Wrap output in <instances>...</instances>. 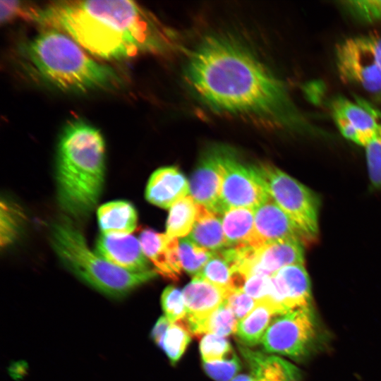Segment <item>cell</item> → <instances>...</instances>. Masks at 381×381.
<instances>
[{"mask_svg":"<svg viewBox=\"0 0 381 381\" xmlns=\"http://www.w3.org/2000/svg\"><path fill=\"white\" fill-rule=\"evenodd\" d=\"M231 381H255L253 376L250 375H239L235 377Z\"/></svg>","mask_w":381,"mask_h":381,"instance_id":"cell-39","label":"cell"},{"mask_svg":"<svg viewBox=\"0 0 381 381\" xmlns=\"http://www.w3.org/2000/svg\"><path fill=\"white\" fill-rule=\"evenodd\" d=\"M335 64L340 78L381 97V35L349 37L336 45Z\"/></svg>","mask_w":381,"mask_h":381,"instance_id":"cell-8","label":"cell"},{"mask_svg":"<svg viewBox=\"0 0 381 381\" xmlns=\"http://www.w3.org/2000/svg\"><path fill=\"white\" fill-rule=\"evenodd\" d=\"M22 222V214L18 208L1 202V245L7 246L16 238Z\"/></svg>","mask_w":381,"mask_h":381,"instance_id":"cell-31","label":"cell"},{"mask_svg":"<svg viewBox=\"0 0 381 381\" xmlns=\"http://www.w3.org/2000/svg\"><path fill=\"white\" fill-rule=\"evenodd\" d=\"M196 217V202L187 195L171 207L167 221L166 234L170 238L185 237L190 233Z\"/></svg>","mask_w":381,"mask_h":381,"instance_id":"cell-24","label":"cell"},{"mask_svg":"<svg viewBox=\"0 0 381 381\" xmlns=\"http://www.w3.org/2000/svg\"><path fill=\"white\" fill-rule=\"evenodd\" d=\"M276 315L313 306L311 286L304 265H292L271 276V288L266 301Z\"/></svg>","mask_w":381,"mask_h":381,"instance_id":"cell-11","label":"cell"},{"mask_svg":"<svg viewBox=\"0 0 381 381\" xmlns=\"http://www.w3.org/2000/svg\"><path fill=\"white\" fill-rule=\"evenodd\" d=\"M51 244L62 262L76 277L114 299L123 298L157 274L154 270L132 272L112 265L90 249L82 232L67 218L52 226Z\"/></svg>","mask_w":381,"mask_h":381,"instance_id":"cell-5","label":"cell"},{"mask_svg":"<svg viewBox=\"0 0 381 381\" xmlns=\"http://www.w3.org/2000/svg\"><path fill=\"white\" fill-rule=\"evenodd\" d=\"M342 6L356 19L373 23L381 19V0H355L341 2Z\"/></svg>","mask_w":381,"mask_h":381,"instance_id":"cell-32","label":"cell"},{"mask_svg":"<svg viewBox=\"0 0 381 381\" xmlns=\"http://www.w3.org/2000/svg\"><path fill=\"white\" fill-rule=\"evenodd\" d=\"M254 169L265 190L291 218L308 241L318 234V199L313 192L283 171L270 164Z\"/></svg>","mask_w":381,"mask_h":381,"instance_id":"cell-7","label":"cell"},{"mask_svg":"<svg viewBox=\"0 0 381 381\" xmlns=\"http://www.w3.org/2000/svg\"><path fill=\"white\" fill-rule=\"evenodd\" d=\"M102 234L107 236L130 235L137 226L138 215L133 205L126 200H114L97 210Z\"/></svg>","mask_w":381,"mask_h":381,"instance_id":"cell-21","label":"cell"},{"mask_svg":"<svg viewBox=\"0 0 381 381\" xmlns=\"http://www.w3.org/2000/svg\"><path fill=\"white\" fill-rule=\"evenodd\" d=\"M254 238L251 244L258 248L264 244L283 239L298 240L303 243L304 235L269 195L255 209Z\"/></svg>","mask_w":381,"mask_h":381,"instance_id":"cell-13","label":"cell"},{"mask_svg":"<svg viewBox=\"0 0 381 381\" xmlns=\"http://www.w3.org/2000/svg\"><path fill=\"white\" fill-rule=\"evenodd\" d=\"M186 76L202 102L216 111L285 130H315L295 105L284 83L231 38L205 37L189 56Z\"/></svg>","mask_w":381,"mask_h":381,"instance_id":"cell-1","label":"cell"},{"mask_svg":"<svg viewBox=\"0 0 381 381\" xmlns=\"http://www.w3.org/2000/svg\"><path fill=\"white\" fill-rule=\"evenodd\" d=\"M186 308L182 324L190 333L195 325L212 314L226 298V292L205 279L195 276L182 291Z\"/></svg>","mask_w":381,"mask_h":381,"instance_id":"cell-14","label":"cell"},{"mask_svg":"<svg viewBox=\"0 0 381 381\" xmlns=\"http://www.w3.org/2000/svg\"><path fill=\"white\" fill-rule=\"evenodd\" d=\"M238 320L224 301L212 314L198 323L190 334L195 336L203 333L226 337L235 333Z\"/></svg>","mask_w":381,"mask_h":381,"instance_id":"cell-25","label":"cell"},{"mask_svg":"<svg viewBox=\"0 0 381 381\" xmlns=\"http://www.w3.org/2000/svg\"><path fill=\"white\" fill-rule=\"evenodd\" d=\"M190 333L181 323H171L165 334L162 349L172 364L179 361L190 341Z\"/></svg>","mask_w":381,"mask_h":381,"instance_id":"cell-28","label":"cell"},{"mask_svg":"<svg viewBox=\"0 0 381 381\" xmlns=\"http://www.w3.org/2000/svg\"><path fill=\"white\" fill-rule=\"evenodd\" d=\"M333 121L346 139L365 147L377 132L381 111L368 102L338 97L331 104Z\"/></svg>","mask_w":381,"mask_h":381,"instance_id":"cell-10","label":"cell"},{"mask_svg":"<svg viewBox=\"0 0 381 381\" xmlns=\"http://www.w3.org/2000/svg\"><path fill=\"white\" fill-rule=\"evenodd\" d=\"M303 244L298 240L283 239L255 248L250 274L262 273L272 276L284 267L304 265Z\"/></svg>","mask_w":381,"mask_h":381,"instance_id":"cell-17","label":"cell"},{"mask_svg":"<svg viewBox=\"0 0 381 381\" xmlns=\"http://www.w3.org/2000/svg\"><path fill=\"white\" fill-rule=\"evenodd\" d=\"M206 373L216 381H230L241 369V363L236 354L213 362H204Z\"/></svg>","mask_w":381,"mask_h":381,"instance_id":"cell-34","label":"cell"},{"mask_svg":"<svg viewBox=\"0 0 381 381\" xmlns=\"http://www.w3.org/2000/svg\"><path fill=\"white\" fill-rule=\"evenodd\" d=\"M271 288V276L255 273L247 277L243 292L257 302L265 301L268 298Z\"/></svg>","mask_w":381,"mask_h":381,"instance_id":"cell-35","label":"cell"},{"mask_svg":"<svg viewBox=\"0 0 381 381\" xmlns=\"http://www.w3.org/2000/svg\"><path fill=\"white\" fill-rule=\"evenodd\" d=\"M0 5L2 23H8L18 17L30 20L33 6L19 1H1Z\"/></svg>","mask_w":381,"mask_h":381,"instance_id":"cell-37","label":"cell"},{"mask_svg":"<svg viewBox=\"0 0 381 381\" xmlns=\"http://www.w3.org/2000/svg\"><path fill=\"white\" fill-rule=\"evenodd\" d=\"M220 164L222 200L225 210L231 207L255 209L267 198L269 194L254 166L243 164L231 148L221 146Z\"/></svg>","mask_w":381,"mask_h":381,"instance_id":"cell-9","label":"cell"},{"mask_svg":"<svg viewBox=\"0 0 381 381\" xmlns=\"http://www.w3.org/2000/svg\"><path fill=\"white\" fill-rule=\"evenodd\" d=\"M254 209L249 207H231L224 212L222 222L228 247L251 246L254 238Z\"/></svg>","mask_w":381,"mask_h":381,"instance_id":"cell-22","label":"cell"},{"mask_svg":"<svg viewBox=\"0 0 381 381\" xmlns=\"http://www.w3.org/2000/svg\"><path fill=\"white\" fill-rule=\"evenodd\" d=\"M171 322L165 316L160 317L154 325L151 335L153 341L162 348L164 339Z\"/></svg>","mask_w":381,"mask_h":381,"instance_id":"cell-38","label":"cell"},{"mask_svg":"<svg viewBox=\"0 0 381 381\" xmlns=\"http://www.w3.org/2000/svg\"><path fill=\"white\" fill-rule=\"evenodd\" d=\"M238 321L249 315L257 306L258 302L241 291H229L225 298Z\"/></svg>","mask_w":381,"mask_h":381,"instance_id":"cell-36","label":"cell"},{"mask_svg":"<svg viewBox=\"0 0 381 381\" xmlns=\"http://www.w3.org/2000/svg\"><path fill=\"white\" fill-rule=\"evenodd\" d=\"M30 68L44 83L61 91L86 92L117 86L111 67L98 62L66 33L45 28L23 47Z\"/></svg>","mask_w":381,"mask_h":381,"instance_id":"cell-4","label":"cell"},{"mask_svg":"<svg viewBox=\"0 0 381 381\" xmlns=\"http://www.w3.org/2000/svg\"><path fill=\"white\" fill-rule=\"evenodd\" d=\"M189 181L176 167H164L155 171L146 190L147 200L161 208H170L180 199L188 195Z\"/></svg>","mask_w":381,"mask_h":381,"instance_id":"cell-18","label":"cell"},{"mask_svg":"<svg viewBox=\"0 0 381 381\" xmlns=\"http://www.w3.org/2000/svg\"><path fill=\"white\" fill-rule=\"evenodd\" d=\"M240 351L248 363L250 375L255 381H301L300 370L293 363L279 356H266L239 346Z\"/></svg>","mask_w":381,"mask_h":381,"instance_id":"cell-19","label":"cell"},{"mask_svg":"<svg viewBox=\"0 0 381 381\" xmlns=\"http://www.w3.org/2000/svg\"><path fill=\"white\" fill-rule=\"evenodd\" d=\"M105 143L100 131L82 119H72L59 135L56 156L57 200L75 219L88 217L104 188Z\"/></svg>","mask_w":381,"mask_h":381,"instance_id":"cell-3","label":"cell"},{"mask_svg":"<svg viewBox=\"0 0 381 381\" xmlns=\"http://www.w3.org/2000/svg\"><path fill=\"white\" fill-rule=\"evenodd\" d=\"M95 251L112 265L128 272L151 270L139 239L131 234L107 236L102 234L97 240Z\"/></svg>","mask_w":381,"mask_h":381,"instance_id":"cell-15","label":"cell"},{"mask_svg":"<svg viewBox=\"0 0 381 381\" xmlns=\"http://www.w3.org/2000/svg\"><path fill=\"white\" fill-rule=\"evenodd\" d=\"M32 21L66 33L89 54L104 60L163 52L169 45L165 28L133 1H52L35 6Z\"/></svg>","mask_w":381,"mask_h":381,"instance_id":"cell-2","label":"cell"},{"mask_svg":"<svg viewBox=\"0 0 381 381\" xmlns=\"http://www.w3.org/2000/svg\"><path fill=\"white\" fill-rule=\"evenodd\" d=\"M274 315V310L267 302H258L253 310L238 321L235 332L238 340L246 346H253L261 342Z\"/></svg>","mask_w":381,"mask_h":381,"instance_id":"cell-23","label":"cell"},{"mask_svg":"<svg viewBox=\"0 0 381 381\" xmlns=\"http://www.w3.org/2000/svg\"><path fill=\"white\" fill-rule=\"evenodd\" d=\"M179 250L182 269L194 277L200 273L212 255V252L197 246L188 238L179 241Z\"/></svg>","mask_w":381,"mask_h":381,"instance_id":"cell-27","label":"cell"},{"mask_svg":"<svg viewBox=\"0 0 381 381\" xmlns=\"http://www.w3.org/2000/svg\"><path fill=\"white\" fill-rule=\"evenodd\" d=\"M233 274L231 266L220 250L213 252L199 276L226 292L231 291V283Z\"/></svg>","mask_w":381,"mask_h":381,"instance_id":"cell-26","label":"cell"},{"mask_svg":"<svg viewBox=\"0 0 381 381\" xmlns=\"http://www.w3.org/2000/svg\"><path fill=\"white\" fill-rule=\"evenodd\" d=\"M138 239L155 272L170 280H178L183 269L177 238H170L166 234L147 228L140 232Z\"/></svg>","mask_w":381,"mask_h":381,"instance_id":"cell-16","label":"cell"},{"mask_svg":"<svg viewBox=\"0 0 381 381\" xmlns=\"http://www.w3.org/2000/svg\"><path fill=\"white\" fill-rule=\"evenodd\" d=\"M369 178L375 187H381V123L377 133L364 147Z\"/></svg>","mask_w":381,"mask_h":381,"instance_id":"cell-33","label":"cell"},{"mask_svg":"<svg viewBox=\"0 0 381 381\" xmlns=\"http://www.w3.org/2000/svg\"><path fill=\"white\" fill-rule=\"evenodd\" d=\"M161 303L164 316L171 323L183 320L186 315V308L182 292L174 286H169L163 291Z\"/></svg>","mask_w":381,"mask_h":381,"instance_id":"cell-30","label":"cell"},{"mask_svg":"<svg viewBox=\"0 0 381 381\" xmlns=\"http://www.w3.org/2000/svg\"><path fill=\"white\" fill-rule=\"evenodd\" d=\"M200 351L204 362H213L229 358L234 352L224 337L206 334L200 342Z\"/></svg>","mask_w":381,"mask_h":381,"instance_id":"cell-29","label":"cell"},{"mask_svg":"<svg viewBox=\"0 0 381 381\" xmlns=\"http://www.w3.org/2000/svg\"><path fill=\"white\" fill-rule=\"evenodd\" d=\"M220 150L221 145L214 146L203 152L189 181V194L196 203L222 215Z\"/></svg>","mask_w":381,"mask_h":381,"instance_id":"cell-12","label":"cell"},{"mask_svg":"<svg viewBox=\"0 0 381 381\" xmlns=\"http://www.w3.org/2000/svg\"><path fill=\"white\" fill-rule=\"evenodd\" d=\"M197 246L216 252L227 248L222 215L196 203V217L188 237Z\"/></svg>","mask_w":381,"mask_h":381,"instance_id":"cell-20","label":"cell"},{"mask_svg":"<svg viewBox=\"0 0 381 381\" xmlns=\"http://www.w3.org/2000/svg\"><path fill=\"white\" fill-rule=\"evenodd\" d=\"M327 337L313 306L273 317L261 344L266 352L303 361L321 350Z\"/></svg>","mask_w":381,"mask_h":381,"instance_id":"cell-6","label":"cell"}]
</instances>
